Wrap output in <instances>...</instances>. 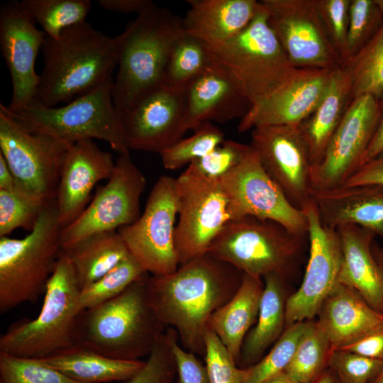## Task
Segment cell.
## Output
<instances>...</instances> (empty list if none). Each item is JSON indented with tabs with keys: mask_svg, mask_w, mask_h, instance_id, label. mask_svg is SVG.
<instances>
[{
	"mask_svg": "<svg viewBox=\"0 0 383 383\" xmlns=\"http://www.w3.org/2000/svg\"><path fill=\"white\" fill-rule=\"evenodd\" d=\"M45 206L16 189L0 190V237L8 236L18 228L30 232Z\"/></svg>",
	"mask_w": 383,
	"mask_h": 383,
	"instance_id": "cell-42",
	"label": "cell"
},
{
	"mask_svg": "<svg viewBox=\"0 0 383 383\" xmlns=\"http://www.w3.org/2000/svg\"><path fill=\"white\" fill-rule=\"evenodd\" d=\"M41 52L44 65L34 101L48 107L95 89L112 78L118 64L113 38L86 21L65 28L57 39L46 35Z\"/></svg>",
	"mask_w": 383,
	"mask_h": 383,
	"instance_id": "cell-2",
	"label": "cell"
},
{
	"mask_svg": "<svg viewBox=\"0 0 383 383\" xmlns=\"http://www.w3.org/2000/svg\"><path fill=\"white\" fill-rule=\"evenodd\" d=\"M372 250L374 258L383 270V246H379L374 240L372 245Z\"/></svg>",
	"mask_w": 383,
	"mask_h": 383,
	"instance_id": "cell-56",
	"label": "cell"
},
{
	"mask_svg": "<svg viewBox=\"0 0 383 383\" xmlns=\"http://www.w3.org/2000/svg\"><path fill=\"white\" fill-rule=\"evenodd\" d=\"M189 9L182 18L184 33L205 43L211 50L240 33L257 13L256 0H188Z\"/></svg>",
	"mask_w": 383,
	"mask_h": 383,
	"instance_id": "cell-27",
	"label": "cell"
},
{
	"mask_svg": "<svg viewBox=\"0 0 383 383\" xmlns=\"http://www.w3.org/2000/svg\"><path fill=\"white\" fill-rule=\"evenodd\" d=\"M243 273L209 252L180 264L166 275H148V301L162 323L174 329L181 345L204 357L213 313L238 290Z\"/></svg>",
	"mask_w": 383,
	"mask_h": 383,
	"instance_id": "cell-1",
	"label": "cell"
},
{
	"mask_svg": "<svg viewBox=\"0 0 383 383\" xmlns=\"http://www.w3.org/2000/svg\"><path fill=\"white\" fill-rule=\"evenodd\" d=\"M382 23L383 12L376 0L350 1L345 62L369 42Z\"/></svg>",
	"mask_w": 383,
	"mask_h": 383,
	"instance_id": "cell-41",
	"label": "cell"
},
{
	"mask_svg": "<svg viewBox=\"0 0 383 383\" xmlns=\"http://www.w3.org/2000/svg\"><path fill=\"white\" fill-rule=\"evenodd\" d=\"M148 275L116 297L83 311L77 321L75 345L120 360L148 356L166 328L148 301Z\"/></svg>",
	"mask_w": 383,
	"mask_h": 383,
	"instance_id": "cell-4",
	"label": "cell"
},
{
	"mask_svg": "<svg viewBox=\"0 0 383 383\" xmlns=\"http://www.w3.org/2000/svg\"><path fill=\"white\" fill-rule=\"evenodd\" d=\"M167 329L177 367V378L174 383H210L205 363L196 354L179 345L178 335L174 329Z\"/></svg>",
	"mask_w": 383,
	"mask_h": 383,
	"instance_id": "cell-48",
	"label": "cell"
},
{
	"mask_svg": "<svg viewBox=\"0 0 383 383\" xmlns=\"http://www.w3.org/2000/svg\"><path fill=\"white\" fill-rule=\"evenodd\" d=\"M189 137L182 138L159 153L164 167L176 170L200 159L214 150L224 140L223 131L211 122L200 125Z\"/></svg>",
	"mask_w": 383,
	"mask_h": 383,
	"instance_id": "cell-39",
	"label": "cell"
},
{
	"mask_svg": "<svg viewBox=\"0 0 383 383\" xmlns=\"http://www.w3.org/2000/svg\"><path fill=\"white\" fill-rule=\"evenodd\" d=\"M62 252L72 264L80 289L98 280L130 255L118 231L93 235Z\"/></svg>",
	"mask_w": 383,
	"mask_h": 383,
	"instance_id": "cell-32",
	"label": "cell"
},
{
	"mask_svg": "<svg viewBox=\"0 0 383 383\" xmlns=\"http://www.w3.org/2000/svg\"><path fill=\"white\" fill-rule=\"evenodd\" d=\"M219 180L228 199L231 221L249 216L273 221L296 235L308 236L309 226L304 210L289 202L263 169L252 149Z\"/></svg>",
	"mask_w": 383,
	"mask_h": 383,
	"instance_id": "cell-14",
	"label": "cell"
},
{
	"mask_svg": "<svg viewBox=\"0 0 383 383\" xmlns=\"http://www.w3.org/2000/svg\"><path fill=\"white\" fill-rule=\"evenodd\" d=\"M362 185L383 186V152L361 165L343 186Z\"/></svg>",
	"mask_w": 383,
	"mask_h": 383,
	"instance_id": "cell-49",
	"label": "cell"
},
{
	"mask_svg": "<svg viewBox=\"0 0 383 383\" xmlns=\"http://www.w3.org/2000/svg\"><path fill=\"white\" fill-rule=\"evenodd\" d=\"M22 7L48 37L57 39L65 28L85 21L89 0H23Z\"/></svg>",
	"mask_w": 383,
	"mask_h": 383,
	"instance_id": "cell-36",
	"label": "cell"
},
{
	"mask_svg": "<svg viewBox=\"0 0 383 383\" xmlns=\"http://www.w3.org/2000/svg\"><path fill=\"white\" fill-rule=\"evenodd\" d=\"M145 273L130 255L98 280L80 289L79 311L82 313L116 297Z\"/></svg>",
	"mask_w": 383,
	"mask_h": 383,
	"instance_id": "cell-37",
	"label": "cell"
},
{
	"mask_svg": "<svg viewBox=\"0 0 383 383\" xmlns=\"http://www.w3.org/2000/svg\"><path fill=\"white\" fill-rule=\"evenodd\" d=\"M0 383H81L39 359L0 353Z\"/></svg>",
	"mask_w": 383,
	"mask_h": 383,
	"instance_id": "cell-40",
	"label": "cell"
},
{
	"mask_svg": "<svg viewBox=\"0 0 383 383\" xmlns=\"http://www.w3.org/2000/svg\"><path fill=\"white\" fill-rule=\"evenodd\" d=\"M260 383H297L291 379L286 373L282 372L274 374Z\"/></svg>",
	"mask_w": 383,
	"mask_h": 383,
	"instance_id": "cell-54",
	"label": "cell"
},
{
	"mask_svg": "<svg viewBox=\"0 0 383 383\" xmlns=\"http://www.w3.org/2000/svg\"><path fill=\"white\" fill-rule=\"evenodd\" d=\"M212 52L216 61L241 82L252 107L262 103L283 86L296 69L289 62L270 27L260 4L250 23L238 35Z\"/></svg>",
	"mask_w": 383,
	"mask_h": 383,
	"instance_id": "cell-10",
	"label": "cell"
},
{
	"mask_svg": "<svg viewBox=\"0 0 383 383\" xmlns=\"http://www.w3.org/2000/svg\"><path fill=\"white\" fill-rule=\"evenodd\" d=\"M56 200L21 239L0 237V312L33 302L45 291L61 252Z\"/></svg>",
	"mask_w": 383,
	"mask_h": 383,
	"instance_id": "cell-6",
	"label": "cell"
},
{
	"mask_svg": "<svg viewBox=\"0 0 383 383\" xmlns=\"http://www.w3.org/2000/svg\"><path fill=\"white\" fill-rule=\"evenodd\" d=\"M381 100L382 106L379 121L374 137L362 159L360 165L383 152V96Z\"/></svg>",
	"mask_w": 383,
	"mask_h": 383,
	"instance_id": "cell-52",
	"label": "cell"
},
{
	"mask_svg": "<svg viewBox=\"0 0 383 383\" xmlns=\"http://www.w3.org/2000/svg\"><path fill=\"white\" fill-rule=\"evenodd\" d=\"M251 149L250 145L225 139L210 153L189 165L204 176L219 179L238 166Z\"/></svg>",
	"mask_w": 383,
	"mask_h": 383,
	"instance_id": "cell-45",
	"label": "cell"
},
{
	"mask_svg": "<svg viewBox=\"0 0 383 383\" xmlns=\"http://www.w3.org/2000/svg\"><path fill=\"white\" fill-rule=\"evenodd\" d=\"M183 33L182 18L154 4L113 38L118 72L111 96L119 113L163 84L170 51Z\"/></svg>",
	"mask_w": 383,
	"mask_h": 383,
	"instance_id": "cell-3",
	"label": "cell"
},
{
	"mask_svg": "<svg viewBox=\"0 0 383 383\" xmlns=\"http://www.w3.org/2000/svg\"><path fill=\"white\" fill-rule=\"evenodd\" d=\"M98 4L109 11L124 14L136 13L138 15L154 4L150 0H99Z\"/></svg>",
	"mask_w": 383,
	"mask_h": 383,
	"instance_id": "cell-51",
	"label": "cell"
},
{
	"mask_svg": "<svg viewBox=\"0 0 383 383\" xmlns=\"http://www.w3.org/2000/svg\"><path fill=\"white\" fill-rule=\"evenodd\" d=\"M177 367L169 337L163 334L142 369L125 383H172Z\"/></svg>",
	"mask_w": 383,
	"mask_h": 383,
	"instance_id": "cell-46",
	"label": "cell"
},
{
	"mask_svg": "<svg viewBox=\"0 0 383 383\" xmlns=\"http://www.w3.org/2000/svg\"><path fill=\"white\" fill-rule=\"evenodd\" d=\"M176 183L179 218L174 245L180 265L207 253L231 218L219 179L207 177L189 165Z\"/></svg>",
	"mask_w": 383,
	"mask_h": 383,
	"instance_id": "cell-11",
	"label": "cell"
},
{
	"mask_svg": "<svg viewBox=\"0 0 383 383\" xmlns=\"http://www.w3.org/2000/svg\"><path fill=\"white\" fill-rule=\"evenodd\" d=\"M350 1L316 0L323 25L343 64L346 60Z\"/></svg>",
	"mask_w": 383,
	"mask_h": 383,
	"instance_id": "cell-47",
	"label": "cell"
},
{
	"mask_svg": "<svg viewBox=\"0 0 383 383\" xmlns=\"http://www.w3.org/2000/svg\"><path fill=\"white\" fill-rule=\"evenodd\" d=\"M316 322L332 350L350 345L383 327V313L353 288L338 283L323 302Z\"/></svg>",
	"mask_w": 383,
	"mask_h": 383,
	"instance_id": "cell-25",
	"label": "cell"
},
{
	"mask_svg": "<svg viewBox=\"0 0 383 383\" xmlns=\"http://www.w3.org/2000/svg\"><path fill=\"white\" fill-rule=\"evenodd\" d=\"M72 143L27 129L0 104V153L15 179V189L46 206L56 200L64 160Z\"/></svg>",
	"mask_w": 383,
	"mask_h": 383,
	"instance_id": "cell-8",
	"label": "cell"
},
{
	"mask_svg": "<svg viewBox=\"0 0 383 383\" xmlns=\"http://www.w3.org/2000/svg\"><path fill=\"white\" fill-rule=\"evenodd\" d=\"M304 238L273 221L249 216L228 222L208 252L245 274L285 277L300 253Z\"/></svg>",
	"mask_w": 383,
	"mask_h": 383,
	"instance_id": "cell-9",
	"label": "cell"
},
{
	"mask_svg": "<svg viewBox=\"0 0 383 383\" xmlns=\"http://www.w3.org/2000/svg\"><path fill=\"white\" fill-rule=\"evenodd\" d=\"M113 82L111 78L63 106L48 107L33 101L26 108L15 112L7 109L13 118L30 131L48 134L72 144L82 140L99 139L107 142L119 155H130L119 113L112 99Z\"/></svg>",
	"mask_w": 383,
	"mask_h": 383,
	"instance_id": "cell-7",
	"label": "cell"
},
{
	"mask_svg": "<svg viewBox=\"0 0 383 383\" xmlns=\"http://www.w3.org/2000/svg\"><path fill=\"white\" fill-rule=\"evenodd\" d=\"M310 196L326 226L357 225L383 238V186L311 189Z\"/></svg>",
	"mask_w": 383,
	"mask_h": 383,
	"instance_id": "cell-24",
	"label": "cell"
},
{
	"mask_svg": "<svg viewBox=\"0 0 383 383\" xmlns=\"http://www.w3.org/2000/svg\"><path fill=\"white\" fill-rule=\"evenodd\" d=\"M184 90L162 84L119 113L129 150L160 153L183 138L188 131Z\"/></svg>",
	"mask_w": 383,
	"mask_h": 383,
	"instance_id": "cell-19",
	"label": "cell"
},
{
	"mask_svg": "<svg viewBox=\"0 0 383 383\" xmlns=\"http://www.w3.org/2000/svg\"><path fill=\"white\" fill-rule=\"evenodd\" d=\"M80 292L69 257L63 252L48 282L37 318L16 323L0 338V353L41 359L75 345Z\"/></svg>",
	"mask_w": 383,
	"mask_h": 383,
	"instance_id": "cell-5",
	"label": "cell"
},
{
	"mask_svg": "<svg viewBox=\"0 0 383 383\" xmlns=\"http://www.w3.org/2000/svg\"><path fill=\"white\" fill-rule=\"evenodd\" d=\"M382 106L381 99L370 94L350 101L322 160L312 168V189L341 187L360 167L377 130Z\"/></svg>",
	"mask_w": 383,
	"mask_h": 383,
	"instance_id": "cell-16",
	"label": "cell"
},
{
	"mask_svg": "<svg viewBox=\"0 0 383 383\" xmlns=\"http://www.w3.org/2000/svg\"><path fill=\"white\" fill-rule=\"evenodd\" d=\"M264 289L255 326L246 335L237 365L249 367L262 359L265 350L285 329L286 296L281 275L270 274L262 278Z\"/></svg>",
	"mask_w": 383,
	"mask_h": 383,
	"instance_id": "cell-30",
	"label": "cell"
},
{
	"mask_svg": "<svg viewBox=\"0 0 383 383\" xmlns=\"http://www.w3.org/2000/svg\"><path fill=\"white\" fill-rule=\"evenodd\" d=\"M115 165L111 154L99 148L91 139L71 145L62 167L56 198L61 228L85 209L94 186L111 177Z\"/></svg>",
	"mask_w": 383,
	"mask_h": 383,
	"instance_id": "cell-23",
	"label": "cell"
},
{
	"mask_svg": "<svg viewBox=\"0 0 383 383\" xmlns=\"http://www.w3.org/2000/svg\"><path fill=\"white\" fill-rule=\"evenodd\" d=\"M259 1L294 67L333 70L342 66L318 14L316 0Z\"/></svg>",
	"mask_w": 383,
	"mask_h": 383,
	"instance_id": "cell-15",
	"label": "cell"
},
{
	"mask_svg": "<svg viewBox=\"0 0 383 383\" xmlns=\"http://www.w3.org/2000/svg\"><path fill=\"white\" fill-rule=\"evenodd\" d=\"M314 383H338V380L335 372L328 367Z\"/></svg>",
	"mask_w": 383,
	"mask_h": 383,
	"instance_id": "cell-55",
	"label": "cell"
},
{
	"mask_svg": "<svg viewBox=\"0 0 383 383\" xmlns=\"http://www.w3.org/2000/svg\"><path fill=\"white\" fill-rule=\"evenodd\" d=\"M263 289L262 278L243 274L234 295L210 318L209 329L218 336L236 363L244 339L256 323Z\"/></svg>",
	"mask_w": 383,
	"mask_h": 383,
	"instance_id": "cell-29",
	"label": "cell"
},
{
	"mask_svg": "<svg viewBox=\"0 0 383 383\" xmlns=\"http://www.w3.org/2000/svg\"><path fill=\"white\" fill-rule=\"evenodd\" d=\"M328 367L336 374L338 383H372L383 367V361L334 349Z\"/></svg>",
	"mask_w": 383,
	"mask_h": 383,
	"instance_id": "cell-43",
	"label": "cell"
},
{
	"mask_svg": "<svg viewBox=\"0 0 383 383\" xmlns=\"http://www.w3.org/2000/svg\"><path fill=\"white\" fill-rule=\"evenodd\" d=\"M352 101V83L345 68H335L321 101L298 126L308 146L313 168L326 148Z\"/></svg>",
	"mask_w": 383,
	"mask_h": 383,
	"instance_id": "cell-28",
	"label": "cell"
},
{
	"mask_svg": "<svg viewBox=\"0 0 383 383\" xmlns=\"http://www.w3.org/2000/svg\"><path fill=\"white\" fill-rule=\"evenodd\" d=\"M343 260L338 283L355 289L375 311L383 313V270L372 250L376 235L353 224L335 228Z\"/></svg>",
	"mask_w": 383,
	"mask_h": 383,
	"instance_id": "cell-26",
	"label": "cell"
},
{
	"mask_svg": "<svg viewBox=\"0 0 383 383\" xmlns=\"http://www.w3.org/2000/svg\"><path fill=\"white\" fill-rule=\"evenodd\" d=\"M331 350L327 337L311 322L284 372L297 383H314L328 368Z\"/></svg>",
	"mask_w": 383,
	"mask_h": 383,
	"instance_id": "cell-35",
	"label": "cell"
},
{
	"mask_svg": "<svg viewBox=\"0 0 383 383\" xmlns=\"http://www.w3.org/2000/svg\"><path fill=\"white\" fill-rule=\"evenodd\" d=\"M177 215L176 179L163 175L155 183L139 218L117 231L130 255L152 275L169 274L179 266L174 245Z\"/></svg>",
	"mask_w": 383,
	"mask_h": 383,
	"instance_id": "cell-12",
	"label": "cell"
},
{
	"mask_svg": "<svg viewBox=\"0 0 383 383\" xmlns=\"http://www.w3.org/2000/svg\"><path fill=\"white\" fill-rule=\"evenodd\" d=\"M342 66L351 79L352 100L365 94L383 96V23L369 42Z\"/></svg>",
	"mask_w": 383,
	"mask_h": 383,
	"instance_id": "cell-34",
	"label": "cell"
},
{
	"mask_svg": "<svg viewBox=\"0 0 383 383\" xmlns=\"http://www.w3.org/2000/svg\"><path fill=\"white\" fill-rule=\"evenodd\" d=\"M215 60L212 50L205 43L184 31L170 51L162 84L184 89L211 67Z\"/></svg>",
	"mask_w": 383,
	"mask_h": 383,
	"instance_id": "cell-33",
	"label": "cell"
},
{
	"mask_svg": "<svg viewBox=\"0 0 383 383\" xmlns=\"http://www.w3.org/2000/svg\"><path fill=\"white\" fill-rule=\"evenodd\" d=\"M204 357L210 383H243L244 369L237 365L218 336L209 329L205 337Z\"/></svg>",
	"mask_w": 383,
	"mask_h": 383,
	"instance_id": "cell-44",
	"label": "cell"
},
{
	"mask_svg": "<svg viewBox=\"0 0 383 383\" xmlns=\"http://www.w3.org/2000/svg\"><path fill=\"white\" fill-rule=\"evenodd\" d=\"M372 383H383V367Z\"/></svg>",
	"mask_w": 383,
	"mask_h": 383,
	"instance_id": "cell-57",
	"label": "cell"
},
{
	"mask_svg": "<svg viewBox=\"0 0 383 383\" xmlns=\"http://www.w3.org/2000/svg\"><path fill=\"white\" fill-rule=\"evenodd\" d=\"M335 69H296L288 81L240 121L239 132L270 126H299L323 96Z\"/></svg>",
	"mask_w": 383,
	"mask_h": 383,
	"instance_id": "cell-21",
	"label": "cell"
},
{
	"mask_svg": "<svg viewBox=\"0 0 383 383\" xmlns=\"http://www.w3.org/2000/svg\"><path fill=\"white\" fill-rule=\"evenodd\" d=\"M45 36L20 1L1 6L0 47L12 82V97L6 106L11 112L26 108L35 100L39 82L35 62Z\"/></svg>",
	"mask_w": 383,
	"mask_h": 383,
	"instance_id": "cell-20",
	"label": "cell"
},
{
	"mask_svg": "<svg viewBox=\"0 0 383 383\" xmlns=\"http://www.w3.org/2000/svg\"><path fill=\"white\" fill-rule=\"evenodd\" d=\"M311 321H304L285 328L271 350L255 365L244 368L243 383H260L284 372L291 362Z\"/></svg>",
	"mask_w": 383,
	"mask_h": 383,
	"instance_id": "cell-38",
	"label": "cell"
},
{
	"mask_svg": "<svg viewBox=\"0 0 383 383\" xmlns=\"http://www.w3.org/2000/svg\"><path fill=\"white\" fill-rule=\"evenodd\" d=\"M39 360L81 383L126 382L145 365L139 360L112 358L79 345Z\"/></svg>",
	"mask_w": 383,
	"mask_h": 383,
	"instance_id": "cell-31",
	"label": "cell"
},
{
	"mask_svg": "<svg viewBox=\"0 0 383 383\" xmlns=\"http://www.w3.org/2000/svg\"><path fill=\"white\" fill-rule=\"evenodd\" d=\"M252 149L289 202L303 209L311 201L312 163L298 126H270L252 130Z\"/></svg>",
	"mask_w": 383,
	"mask_h": 383,
	"instance_id": "cell-18",
	"label": "cell"
},
{
	"mask_svg": "<svg viewBox=\"0 0 383 383\" xmlns=\"http://www.w3.org/2000/svg\"><path fill=\"white\" fill-rule=\"evenodd\" d=\"M15 188L14 177L5 158L0 153V190L12 191Z\"/></svg>",
	"mask_w": 383,
	"mask_h": 383,
	"instance_id": "cell-53",
	"label": "cell"
},
{
	"mask_svg": "<svg viewBox=\"0 0 383 383\" xmlns=\"http://www.w3.org/2000/svg\"><path fill=\"white\" fill-rule=\"evenodd\" d=\"M184 94L188 131H194L206 122L224 123L236 118L241 120L252 107L241 82L216 60L186 87Z\"/></svg>",
	"mask_w": 383,
	"mask_h": 383,
	"instance_id": "cell-22",
	"label": "cell"
},
{
	"mask_svg": "<svg viewBox=\"0 0 383 383\" xmlns=\"http://www.w3.org/2000/svg\"><path fill=\"white\" fill-rule=\"evenodd\" d=\"M340 349L383 361V327Z\"/></svg>",
	"mask_w": 383,
	"mask_h": 383,
	"instance_id": "cell-50",
	"label": "cell"
},
{
	"mask_svg": "<svg viewBox=\"0 0 383 383\" xmlns=\"http://www.w3.org/2000/svg\"><path fill=\"white\" fill-rule=\"evenodd\" d=\"M308 221L309 257L300 287L287 299L285 328L313 318L338 284L343 253L335 229L323 224L314 203L302 209Z\"/></svg>",
	"mask_w": 383,
	"mask_h": 383,
	"instance_id": "cell-17",
	"label": "cell"
},
{
	"mask_svg": "<svg viewBox=\"0 0 383 383\" xmlns=\"http://www.w3.org/2000/svg\"><path fill=\"white\" fill-rule=\"evenodd\" d=\"M146 179L130 155H119L105 186L99 189L81 214L61 229L62 251L101 233L117 231L140 216V199Z\"/></svg>",
	"mask_w": 383,
	"mask_h": 383,
	"instance_id": "cell-13",
	"label": "cell"
}]
</instances>
